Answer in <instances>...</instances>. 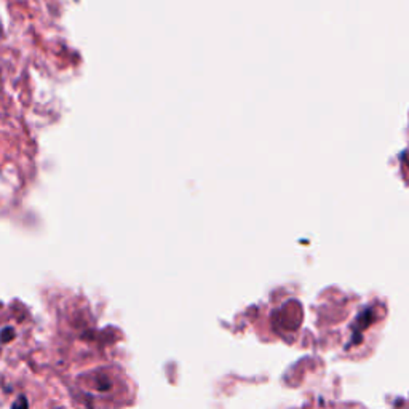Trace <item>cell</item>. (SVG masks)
<instances>
[{"mask_svg": "<svg viewBox=\"0 0 409 409\" xmlns=\"http://www.w3.org/2000/svg\"><path fill=\"white\" fill-rule=\"evenodd\" d=\"M374 322V310L373 309H366V310H363L360 315L357 317V320H355V323H354V331H355V334H357V339H355V343H360L361 340V331L365 328H368L369 324H371Z\"/></svg>", "mask_w": 409, "mask_h": 409, "instance_id": "cell-1", "label": "cell"}, {"mask_svg": "<svg viewBox=\"0 0 409 409\" xmlns=\"http://www.w3.org/2000/svg\"><path fill=\"white\" fill-rule=\"evenodd\" d=\"M15 338V329L13 328H3L2 333H0V343L7 344Z\"/></svg>", "mask_w": 409, "mask_h": 409, "instance_id": "cell-2", "label": "cell"}, {"mask_svg": "<svg viewBox=\"0 0 409 409\" xmlns=\"http://www.w3.org/2000/svg\"><path fill=\"white\" fill-rule=\"evenodd\" d=\"M27 408H29V403H27L24 395L18 396L13 405H11V409H27Z\"/></svg>", "mask_w": 409, "mask_h": 409, "instance_id": "cell-3", "label": "cell"}]
</instances>
